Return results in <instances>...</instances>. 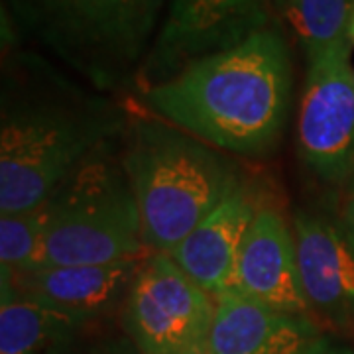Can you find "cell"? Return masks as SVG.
I'll list each match as a JSON object with an SVG mask.
<instances>
[{
  "mask_svg": "<svg viewBox=\"0 0 354 354\" xmlns=\"http://www.w3.org/2000/svg\"><path fill=\"white\" fill-rule=\"evenodd\" d=\"M293 55L276 22L144 88L153 116L225 153L258 158L279 144L290 118Z\"/></svg>",
  "mask_w": 354,
  "mask_h": 354,
  "instance_id": "cell-1",
  "label": "cell"
},
{
  "mask_svg": "<svg viewBox=\"0 0 354 354\" xmlns=\"http://www.w3.org/2000/svg\"><path fill=\"white\" fill-rule=\"evenodd\" d=\"M120 111L73 87L4 93L0 215L32 211L124 130Z\"/></svg>",
  "mask_w": 354,
  "mask_h": 354,
  "instance_id": "cell-2",
  "label": "cell"
},
{
  "mask_svg": "<svg viewBox=\"0 0 354 354\" xmlns=\"http://www.w3.org/2000/svg\"><path fill=\"white\" fill-rule=\"evenodd\" d=\"M120 160L156 254L174 252L242 177L228 153L158 116L130 122Z\"/></svg>",
  "mask_w": 354,
  "mask_h": 354,
  "instance_id": "cell-3",
  "label": "cell"
},
{
  "mask_svg": "<svg viewBox=\"0 0 354 354\" xmlns=\"http://www.w3.org/2000/svg\"><path fill=\"white\" fill-rule=\"evenodd\" d=\"M169 0H4L14 30L97 91L140 77Z\"/></svg>",
  "mask_w": 354,
  "mask_h": 354,
  "instance_id": "cell-4",
  "label": "cell"
},
{
  "mask_svg": "<svg viewBox=\"0 0 354 354\" xmlns=\"http://www.w3.org/2000/svg\"><path fill=\"white\" fill-rule=\"evenodd\" d=\"M38 266L111 264L150 254L134 191L113 144L101 148L55 189Z\"/></svg>",
  "mask_w": 354,
  "mask_h": 354,
  "instance_id": "cell-5",
  "label": "cell"
},
{
  "mask_svg": "<svg viewBox=\"0 0 354 354\" xmlns=\"http://www.w3.org/2000/svg\"><path fill=\"white\" fill-rule=\"evenodd\" d=\"M213 319L215 297L169 254L150 252L128 291L118 325L144 354H189L209 342Z\"/></svg>",
  "mask_w": 354,
  "mask_h": 354,
  "instance_id": "cell-6",
  "label": "cell"
},
{
  "mask_svg": "<svg viewBox=\"0 0 354 354\" xmlns=\"http://www.w3.org/2000/svg\"><path fill=\"white\" fill-rule=\"evenodd\" d=\"M351 41L307 64L297 114V150L325 183L354 174V69Z\"/></svg>",
  "mask_w": 354,
  "mask_h": 354,
  "instance_id": "cell-7",
  "label": "cell"
},
{
  "mask_svg": "<svg viewBox=\"0 0 354 354\" xmlns=\"http://www.w3.org/2000/svg\"><path fill=\"white\" fill-rule=\"evenodd\" d=\"M281 0H169L140 75L165 81L193 62L225 51L274 24Z\"/></svg>",
  "mask_w": 354,
  "mask_h": 354,
  "instance_id": "cell-8",
  "label": "cell"
},
{
  "mask_svg": "<svg viewBox=\"0 0 354 354\" xmlns=\"http://www.w3.org/2000/svg\"><path fill=\"white\" fill-rule=\"evenodd\" d=\"M293 239L305 301L325 333H354V246L341 218L297 211Z\"/></svg>",
  "mask_w": 354,
  "mask_h": 354,
  "instance_id": "cell-9",
  "label": "cell"
},
{
  "mask_svg": "<svg viewBox=\"0 0 354 354\" xmlns=\"http://www.w3.org/2000/svg\"><path fill=\"white\" fill-rule=\"evenodd\" d=\"M146 256L111 264L38 266L2 276V293L53 307L88 325L118 323Z\"/></svg>",
  "mask_w": 354,
  "mask_h": 354,
  "instance_id": "cell-10",
  "label": "cell"
},
{
  "mask_svg": "<svg viewBox=\"0 0 354 354\" xmlns=\"http://www.w3.org/2000/svg\"><path fill=\"white\" fill-rule=\"evenodd\" d=\"M262 207L260 189L242 176L169 256L199 288L216 297L232 288L246 234Z\"/></svg>",
  "mask_w": 354,
  "mask_h": 354,
  "instance_id": "cell-11",
  "label": "cell"
},
{
  "mask_svg": "<svg viewBox=\"0 0 354 354\" xmlns=\"http://www.w3.org/2000/svg\"><path fill=\"white\" fill-rule=\"evenodd\" d=\"M232 288L272 309L311 317L301 290L293 228L276 205L264 203L254 218Z\"/></svg>",
  "mask_w": 354,
  "mask_h": 354,
  "instance_id": "cell-12",
  "label": "cell"
},
{
  "mask_svg": "<svg viewBox=\"0 0 354 354\" xmlns=\"http://www.w3.org/2000/svg\"><path fill=\"white\" fill-rule=\"evenodd\" d=\"M323 333L313 317L283 313L228 288L215 297L209 344L215 354H304Z\"/></svg>",
  "mask_w": 354,
  "mask_h": 354,
  "instance_id": "cell-13",
  "label": "cell"
},
{
  "mask_svg": "<svg viewBox=\"0 0 354 354\" xmlns=\"http://www.w3.org/2000/svg\"><path fill=\"white\" fill-rule=\"evenodd\" d=\"M88 325L53 307L2 293L0 354H73L91 330Z\"/></svg>",
  "mask_w": 354,
  "mask_h": 354,
  "instance_id": "cell-14",
  "label": "cell"
},
{
  "mask_svg": "<svg viewBox=\"0 0 354 354\" xmlns=\"http://www.w3.org/2000/svg\"><path fill=\"white\" fill-rule=\"evenodd\" d=\"M279 4L304 51L305 65L348 41L354 0H281Z\"/></svg>",
  "mask_w": 354,
  "mask_h": 354,
  "instance_id": "cell-15",
  "label": "cell"
},
{
  "mask_svg": "<svg viewBox=\"0 0 354 354\" xmlns=\"http://www.w3.org/2000/svg\"><path fill=\"white\" fill-rule=\"evenodd\" d=\"M48 228L46 203L32 211L0 215V268L2 276L36 264Z\"/></svg>",
  "mask_w": 354,
  "mask_h": 354,
  "instance_id": "cell-16",
  "label": "cell"
},
{
  "mask_svg": "<svg viewBox=\"0 0 354 354\" xmlns=\"http://www.w3.org/2000/svg\"><path fill=\"white\" fill-rule=\"evenodd\" d=\"M73 354H144L118 323L101 325L88 333Z\"/></svg>",
  "mask_w": 354,
  "mask_h": 354,
  "instance_id": "cell-17",
  "label": "cell"
},
{
  "mask_svg": "<svg viewBox=\"0 0 354 354\" xmlns=\"http://www.w3.org/2000/svg\"><path fill=\"white\" fill-rule=\"evenodd\" d=\"M304 354H354V346L341 341L337 335L323 333L309 344V348Z\"/></svg>",
  "mask_w": 354,
  "mask_h": 354,
  "instance_id": "cell-18",
  "label": "cell"
},
{
  "mask_svg": "<svg viewBox=\"0 0 354 354\" xmlns=\"http://www.w3.org/2000/svg\"><path fill=\"white\" fill-rule=\"evenodd\" d=\"M348 181H351V185H348L346 201H344V207H342L341 225L354 246V174Z\"/></svg>",
  "mask_w": 354,
  "mask_h": 354,
  "instance_id": "cell-19",
  "label": "cell"
},
{
  "mask_svg": "<svg viewBox=\"0 0 354 354\" xmlns=\"http://www.w3.org/2000/svg\"><path fill=\"white\" fill-rule=\"evenodd\" d=\"M189 354H215L213 353V348H211V344L209 342H205L201 346H197V348H193Z\"/></svg>",
  "mask_w": 354,
  "mask_h": 354,
  "instance_id": "cell-20",
  "label": "cell"
},
{
  "mask_svg": "<svg viewBox=\"0 0 354 354\" xmlns=\"http://www.w3.org/2000/svg\"><path fill=\"white\" fill-rule=\"evenodd\" d=\"M348 41H351V46L354 48V10L353 16H351V26H348Z\"/></svg>",
  "mask_w": 354,
  "mask_h": 354,
  "instance_id": "cell-21",
  "label": "cell"
}]
</instances>
